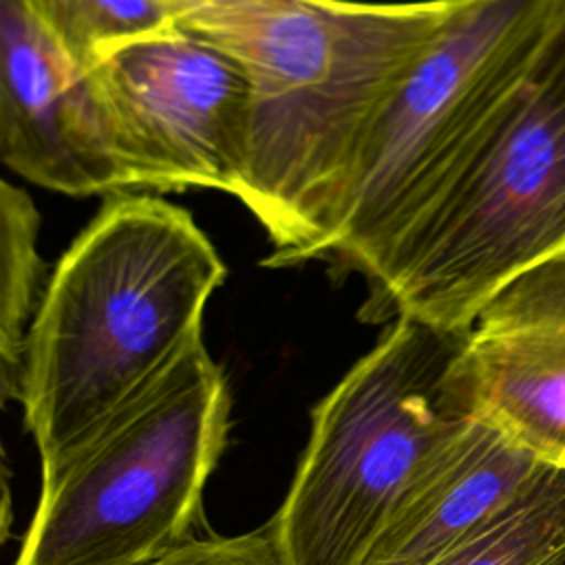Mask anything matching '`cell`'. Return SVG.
<instances>
[{
	"label": "cell",
	"mask_w": 565,
	"mask_h": 565,
	"mask_svg": "<svg viewBox=\"0 0 565 565\" xmlns=\"http://www.w3.org/2000/svg\"><path fill=\"white\" fill-rule=\"evenodd\" d=\"M181 29L227 51L254 95L238 201L267 267L320 260L364 139L439 33L450 0H168Z\"/></svg>",
	"instance_id": "6da1fadb"
},
{
	"label": "cell",
	"mask_w": 565,
	"mask_h": 565,
	"mask_svg": "<svg viewBox=\"0 0 565 565\" xmlns=\"http://www.w3.org/2000/svg\"><path fill=\"white\" fill-rule=\"evenodd\" d=\"M227 269L188 210L115 194L53 269L29 329L20 402L55 472L201 335Z\"/></svg>",
	"instance_id": "7a4b0ae2"
},
{
	"label": "cell",
	"mask_w": 565,
	"mask_h": 565,
	"mask_svg": "<svg viewBox=\"0 0 565 565\" xmlns=\"http://www.w3.org/2000/svg\"><path fill=\"white\" fill-rule=\"evenodd\" d=\"M565 252V7L488 135L366 282L362 322L468 333L514 278Z\"/></svg>",
	"instance_id": "3957f363"
},
{
	"label": "cell",
	"mask_w": 565,
	"mask_h": 565,
	"mask_svg": "<svg viewBox=\"0 0 565 565\" xmlns=\"http://www.w3.org/2000/svg\"><path fill=\"white\" fill-rule=\"evenodd\" d=\"M565 0H450L360 150L320 260L373 280L466 168Z\"/></svg>",
	"instance_id": "277c9868"
},
{
	"label": "cell",
	"mask_w": 565,
	"mask_h": 565,
	"mask_svg": "<svg viewBox=\"0 0 565 565\" xmlns=\"http://www.w3.org/2000/svg\"><path fill=\"white\" fill-rule=\"evenodd\" d=\"M230 388L196 335L55 472L13 565H157L201 539Z\"/></svg>",
	"instance_id": "5b68a950"
},
{
	"label": "cell",
	"mask_w": 565,
	"mask_h": 565,
	"mask_svg": "<svg viewBox=\"0 0 565 565\" xmlns=\"http://www.w3.org/2000/svg\"><path fill=\"white\" fill-rule=\"evenodd\" d=\"M466 333L397 318L311 411L271 519L282 565H358L419 468L463 426L448 369Z\"/></svg>",
	"instance_id": "8992f818"
},
{
	"label": "cell",
	"mask_w": 565,
	"mask_h": 565,
	"mask_svg": "<svg viewBox=\"0 0 565 565\" xmlns=\"http://www.w3.org/2000/svg\"><path fill=\"white\" fill-rule=\"evenodd\" d=\"M88 79L126 192L238 196L254 95L243 66L179 24L104 53Z\"/></svg>",
	"instance_id": "52a82bcc"
},
{
	"label": "cell",
	"mask_w": 565,
	"mask_h": 565,
	"mask_svg": "<svg viewBox=\"0 0 565 565\" xmlns=\"http://www.w3.org/2000/svg\"><path fill=\"white\" fill-rule=\"evenodd\" d=\"M448 391L463 417L565 472V252L481 309L448 369Z\"/></svg>",
	"instance_id": "ba28073f"
},
{
	"label": "cell",
	"mask_w": 565,
	"mask_h": 565,
	"mask_svg": "<svg viewBox=\"0 0 565 565\" xmlns=\"http://www.w3.org/2000/svg\"><path fill=\"white\" fill-rule=\"evenodd\" d=\"M0 157L44 190L121 194L88 71L53 42L26 0H0Z\"/></svg>",
	"instance_id": "9c48e42d"
},
{
	"label": "cell",
	"mask_w": 565,
	"mask_h": 565,
	"mask_svg": "<svg viewBox=\"0 0 565 565\" xmlns=\"http://www.w3.org/2000/svg\"><path fill=\"white\" fill-rule=\"evenodd\" d=\"M552 466L468 417L397 494L358 565H430L530 490Z\"/></svg>",
	"instance_id": "30bf717a"
},
{
	"label": "cell",
	"mask_w": 565,
	"mask_h": 565,
	"mask_svg": "<svg viewBox=\"0 0 565 565\" xmlns=\"http://www.w3.org/2000/svg\"><path fill=\"white\" fill-rule=\"evenodd\" d=\"M40 214L31 196L9 183L0 185V358L2 393L20 397V377L29 329L44 298L51 274L38 249Z\"/></svg>",
	"instance_id": "8fae6325"
},
{
	"label": "cell",
	"mask_w": 565,
	"mask_h": 565,
	"mask_svg": "<svg viewBox=\"0 0 565 565\" xmlns=\"http://www.w3.org/2000/svg\"><path fill=\"white\" fill-rule=\"evenodd\" d=\"M430 565H565V472L530 490Z\"/></svg>",
	"instance_id": "7c38bea8"
},
{
	"label": "cell",
	"mask_w": 565,
	"mask_h": 565,
	"mask_svg": "<svg viewBox=\"0 0 565 565\" xmlns=\"http://www.w3.org/2000/svg\"><path fill=\"white\" fill-rule=\"evenodd\" d=\"M53 42L88 71L104 53L177 24L168 0H26Z\"/></svg>",
	"instance_id": "4fadbf2b"
},
{
	"label": "cell",
	"mask_w": 565,
	"mask_h": 565,
	"mask_svg": "<svg viewBox=\"0 0 565 565\" xmlns=\"http://www.w3.org/2000/svg\"><path fill=\"white\" fill-rule=\"evenodd\" d=\"M157 565H282L274 523L238 536L203 534Z\"/></svg>",
	"instance_id": "5bb4252c"
}]
</instances>
